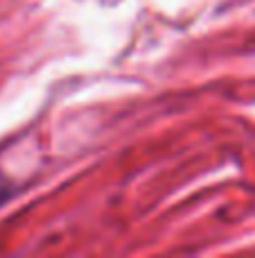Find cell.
Masks as SVG:
<instances>
[{
    "instance_id": "1",
    "label": "cell",
    "mask_w": 255,
    "mask_h": 258,
    "mask_svg": "<svg viewBox=\"0 0 255 258\" xmlns=\"http://www.w3.org/2000/svg\"><path fill=\"white\" fill-rule=\"evenodd\" d=\"M14 192H16V188H14L12 179L7 177V174L0 170V206L5 204V202H9L14 197Z\"/></svg>"
}]
</instances>
